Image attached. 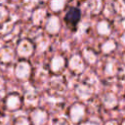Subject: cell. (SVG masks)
Masks as SVG:
<instances>
[{"label": "cell", "mask_w": 125, "mask_h": 125, "mask_svg": "<svg viewBox=\"0 0 125 125\" xmlns=\"http://www.w3.org/2000/svg\"><path fill=\"white\" fill-rule=\"evenodd\" d=\"M80 19V10L78 8L72 7L68 10L65 15V21L70 25H75Z\"/></svg>", "instance_id": "1"}]
</instances>
